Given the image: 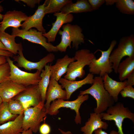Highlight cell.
Here are the masks:
<instances>
[{
  "label": "cell",
  "instance_id": "36",
  "mask_svg": "<svg viewBox=\"0 0 134 134\" xmlns=\"http://www.w3.org/2000/svg\"><path fill=\"white\" fill-rule=\"evenodd\" d=\"M94 134H120L118 131L114 130H112L111 131L110 134L107 133L101 128L98 129L95 131L94 132Z\"/></svg>",
  "mask_w": 134,
  "mask_h": 134
},
{
  "label": "cell",
  "instance_id": "39",
  "mask_svg": "<svg viewBox=\"0 0 134 134\" xmlns=\"http://www.w3.org/2000/svg\"><path fill=\"white\" fill-rule=\"evenodd\" d=\"M7 62L6 57L0 55V65L5 64Z\"/></svg>",
  "mask_w": 134,
  "mask_h": 134
},
{
  "label": "cell",
  "instance_id": "33",
  "mask_svg": "<svg viewBox=\"0 0 134 134\" xmlns=\"http://www.w3.org/2000/svg\"><path fill=\"white\" fill-rule=\"evenodd\" d=\"M93 10L98 9L105 2L104 0H87Z\"/></svg>",
  "mask_w": 134,
  "mask_h": 134
},
{
  "label": "cell",
  "instance_id": "31",
  "mask_svg": "<svg viewBox=\"0 0 134 134\" xmlns=\"http://www.w3.org/2000/svg\"><path fill=\"white\" fill-rule=\"evenodd\" d=\"M10 72V67L7 62L0 65V83L9 78Z\"/></svg>",
  "mask_w": 134,
  "mask_h": 134
},
{
  "label": "cell",
  "instance_id": "17",
  "mask_svg": "<svg viewBox=\"0 0 134 134\" xmlns=\"http://www.w3.org/2000/svg\"><path fill=\"white\" fill-rule=\"evenodd\" d=\"M45 15L44 5L43 3L39 6L34 13L33 15L28 16L22 24L21 27L22 29L28 30L33 28H34L43 34L46 33V30L42 24L43 20Z\"/></svg>",
  "mask_w": 134,
  "mask_h": 134
},
{
  "label": "cell",
  "instance_id": "42",
  "mask_svg": "<svg viewBox=\"0 0 134 134\" xmlns=\"http://www.w3.org/2000/svg\"><path fill=\"white\" fill-rule=\"evenodd\" d=\"M58 130L61 134H73L70 131H65L60 128Z\"/></svg>",
  "mask_w": 134,
  "mask_h": 134
},
{
  "label": "cell",
  "instance_id": "19",
  "mask_svg": "<svg viewBox=\"0 0 134 134\" xmlns=\"http://www.w3.org/2000/svg\"><path fill=\"white\" fill-rule=\"evenodd\" d=\"M75 61L74 57H69L67 55L62 58L58 59L54 65H50V78L59 81L62 76L67 72L69 64Z\"/></svg>",
  "mask_w": 134,
  "mask_h": 134
},
{
  "label": "cell",
  "instance_id": "22",
  "mask_svg": "<svg viewBox=\"0 0 134 134\" xmlns=\"http://www.w3.org/2000/svg\"><path fill=\"white\" fill-rule=\"evenodd\" d=\"M23 114L18 115L14 120L0 125V134H19L23 131Z\"/></svg>",
  "mask_w": 134,
  "mask_h": 134
},
{
  "label": "cell",
  "instance_id": "13",
  "mask_svg": "<svg viewBox=\"0 0 134 134\" xmlns=\"http://www.w3.org/2000/svg\"><path fill=\"white\" fill-rule=\"evenodd\" d=\"M28 16L21 11L14 10L7 12L3 15L0 22V31H5L7 28H18L21 27V22L25 21Z\"/></svg>",
  "mask_w": 134,
  "mask_h": 134
},
{
  "label": "cell",
  "instance_id": "8",
  "mask_svg": "<svg viewBox=\"0 0 134 134\" xmlns=\"http://www.w3.org/2000/svg\"><path fill=\"white\" fill-rule=\"evenodd\" d=\"M89 98L88 94L79 95L75 100L71 101H65L63 99H58L53 101L47 112L50 115H55L59 112V109L62 108H69L75 112L76 115L74 119L75 123L81 124V118L79 112L80 106L84 101Z\"/></svg>",
  "mask_w": 134,
  "mask_h": 134
},
{
  "label": "cell",
  "instance_id": "3",
  "mask_svg": "<svg viewBox=\"0 0 134 134\" xmlns=\"http://www.w3.org/2000/svg\"><path fill=\"white\" fill-rule=\"evenodd\" d=\"M95 57L94 54L88 49H82L76 51L74 57L76 61L69 65L64 78L71 81H76L77 77L82 78L85 73L84 67L89 66Z\"/></svg>",
  "mask_w": 134,
  "mask_h": 134
},
{
  "label": "cell",
  "instance_id": "21",
  "mask_svg": "<svg viewBox=\"0 0 134 134\" xmlns=\"http://www.w3.org/2000/svg\"><path fill=\"white\" fill-rule=\"evenodd\" d=\"M102 120L100 114L90 113V118L85 123L84 125L81 128V131L84 134H92L98 129L106 130L108 125Z\"/></svg>",
  "mask_w": 134,
  "mask_h": 134
},
{
  "label": "cell",
  "instance_id": "23",
  "mask_svg": "<svg viewBox=\"0 0 134 134\" xmlns=\"http://www.w3.org/2000/svg\"><path fill=\"white\" fill-rule=\"evenodd\" d=\"M93 10L87 0H78L75 3L72 2L66 4L61 12L65 14L91 12Z\"/></svg>",
  "mask_w": 134,
  "mask_h": 134
},
{
  "label": "cell",
  "instance_id": "27",
  "mask_svg": "<svg viewBox=\"0 0 134 134\" xmlns=\"http://www.w3.org/2000/svg\"><path fill=\"white\" fill-rule=\"evenodd\" d=\"M72 2L71 0H46L43 3L45 13L46 14L60 12L66 4Z\"/></svg>",
  "mask_w": 134,
  "mask_h": 134
},
{
  "label": "cell",
  "instance_id": "25",
  "mask_svg": "<svg viewBox=\"0 0 134 134\" xmlns=\"http://www.w3.org/2000/svg\"><path fill=\"white\" fill-rule=\"evenodd\" d=\"M16 36L10 35L5 31H0V40L6 48L7 51L14 55L18 54V50L22 44L20 42L17 43L15 41Z\"/></svg>",
  "mask_w": 134,
  "mask_h": 134
},
{
  "label": "cell",
  "instance_id": "37",
  "mask_svg": "<svg viewBox=\"0 0 134 134\" xmlns=\"http://www.w3.org/2000/svg\"><path fill=\"white\" fill-rule=\"evenodd\" d=\"M126 80V85L133 86L134 85V71L127 78Z\"/></svg>",
  "mask_w": 134,
  "mask_h": 134
},
{
  "label": "cell",
  "instance_id": "40",
  "mask_svg": "<svg viewBox=\"0 0 134 134\" xmlns=\"http://www.w3.org/2000/svg\"><path fill=\"white\" fill-rule=\"evenodd\" d=\"M105 4L107 5H111L115 3L116 0H105Z\"/></svg>",
  "mask_w": 134,
  "mask_h": 134
},
{
  "label": "cell",
  "instance_id": "4",
  "mask_svg": "<svg viewBox=\"0 0 134 134\" xmlns=\"http://www.w3.org/2000/svg\"><path fill=\"white\" fill-rule=\"evenodd\" d=\"M42 101L38 105L26 109L23 113L22 128L23 131L31 129L36 133L38 131L41 122L45 120L47 111Z\"/></svg>",
  "mask_w": 134,
  "mask_h": 134
},
{
  "label": "cell",
  "instance_id": "10",
  "mask_svg": "<svg viewBox=\"0 0 134 134\" xmlns=\"http://www.w3.org/2000/svg\"><path fill=\"white\" fill-rule=\"evenodd\" d=\"M12 31V34L33 43L39 44L49 52L58 51L56 46L47 42V38L43 35L42 33L35 29H31L28 30H25L13 28Z\"/></svg>",
  "mask_w": 134,
  "mask_h": 134
},
{
  "label": "cell",
  "instance_id": "28",
  "mask_svg": "<svg viewBox=\"0 0 134 134\" xmlns=\"http://www.w3.org/2000/svg\"><path fill=\"white\" fill-rule=\"evenodd\" d=\"M116 6L122 13L128 15L134 14V2L132 0H116Z\"/></svg>",
  "mask_w": 134,
  "mask_h": 134
},
{
  "label": "cell",
  "instance_id": "12",
  "mask_svg": "<svg viewBox=\"0 0 134 134\" xmlns=\"http://www.w3.org/2000/svg\"><path fill=\"white\" fill-rule=\"evenodd\" d=\"M12 99L19 101L25 109L28 108L35 106L42 101L38 85L26 87L25 89Z\"/></svg>",
  "mask_w": 134,
  "mask_h": 134
},
{
  "label": "cell",
  "instance_id": "32",
  "mask_svg": "<svg viewBox=\"0 0 134 134\" xmlns=\"http://www.w3.org/2000/svg\"><path fill=\"white\" fill-rule=\"evenodd\" d=\"M120 93L123 98L129 97L134 99V88L133 86H126Z\"/></svg>",
  "mask_w": 134,
  "mask_h": 134
},
{
  "label": "cell",
  "instance_id": "2",
  "mask_svg": "<svg viewBox=\"0 0 134 134\" xmlns=\"http://www.w3.org/2000/svg\"><path fill=\"white\" fill-rule=\"evenodd\" d=\"M62 27V30H60L58 32L61 36V40L56 46L58 51L65 52L68 47L71 48V42L72 48L77 50L79 45L84 42V36L81 28L77 25L69 23L64 24Z\"/></svg>",
  "mask_w": 134,
  "mask_h": 134
},
{
  "label": "cell",
  "instance_id": "24",
  "mask_svg": "<svg viewBox=\"0 0 134 134\" xmlns=\"http://www.w3.org/2000/svg\"><path fill=\"white\" fill-rule=\"evenodd\" d=\"M134 57H127L118 66L117 73H119V78L121 81H123L134 71Z\"/></svg>",
  "mask_w": 134,
  "mask_h": 134
},
{
  "label": "cell",
  "instance_id": "26",
  "mask_svg": "<svg viewBox=\"0 0 134 134\" xmlns=\"http://www.w3.org/2000/svg\"><path fill=\"white\" fill-rule=\"evenodd\" d=\"M44 67V69H43L41 71L40 75L41 79L38 84L42 101L44 102L46 100V93L51 77L50 65H46Z\"/></svg>",
  "mask_w": 134,
  "mask_h": 134
},
{
  "label": "cell",
  "instance_id": "20",
  "mask_svg": "<svg viewBox=\"0 0 134 134\" xmlns=\"http://www.w3.org/2000/svg\"><path fill=\"white\" fill-rule=\"evenodd\" d=\"M102 77L104 88L115 102H117L119 94L126 85V80L123 81H117L112 79L107 73Z\"/></svg>",
  "mask_w": 134,
  "mask_h": 134
},
{
  "label": "cell",
  "instance_id": "34",
  "mask_svg": "<svg viewBox=\"0 0 134 134\" xmlns=\"http://www.w3.org/2000/svg\"><path fill=\"white\" fill-rule=\"evenodd\" d=\"M45 121L43 123L40 125L38 131L40 134H49L51 132V128Z\"/></svg>",
  "mask_w": 134,
  "mask_h": 134
},
{
  "label": "cell",
  "instance_id": "5",
  "mask_svg": "<svg viewBox=\"0 0 134 134\" xmlns=\"http://www.w3.org/2000/svg\"><path fill=\"white\" fill-rule=\"evenodd\" d=\"M106 111V112L100 114L101 118L106 120L113 121L120 134H124L122 125L125 119H130L134 123V113L128 107H125L122 102H117L115 105L109 107Z\"/></svg>",
  "mask_w": 134,
  "mask_h": 134
},
{
  "label": "cell",
  "instance_id": "45",
  "mask_svg": "<svg viewBox=\"0 0 134 134\" xmlns=\"http://www.w3.org/2000/svg\"><path fill=\"white\" fill-rule=\"evenodd\" d=\"M3 102V101L2 100L1 97L0 96V105Z\"/></svg>",
  "mask_w": 134,
  "mask_h": 134
},
{
  "label": "cell",
  "instance_id": "41",
  "mask_svg": "<svg viewBox=\"0 0 134 134\" xmlns=\"http://www.w3.org/2000/svg\"><path fill=\"white\" fill-rule=\"evenodd\" d=\"M33 133L32 130L29 129L23 131L19 134H33Z\"/></svg>",
  "mask_w": 134,
  "mask_h": 134
},
{
  "label": "cell",
  "instance_id": "1",
  "mask_svg": "<svg viewBox=\"0 0 134 134\" xmlns=\"http://www.w3.org/2000/svg\"><path fill=\"white\" fill-rule=\"evenodd\" d=\"M94 79L92 86L85 90L80 91L79 95L90 94L94 97L97 102L94 113L100 114L114 105L115 102L104 88L102 77L96 76Z\"/></svg>",
  "mask_w": 134,
  "mask_h": 134
},
{
  "label": "cell",
  "instance_id": "14",
  "mask_svg": "<svg viewBox=\"0 0 134 134\" xmlns=\"http://www.w3.org/2000/svg\"><path fill=\"white\" fill-rule=\"evenodd\" d=\"M26 88L14 82L9 78L0 83V96L3 102H8Z\"/></svg>",
  "mask_w": 134,
  "mask_h": 134
},
{
  "label": "cell",
  "instance_id": "46",
  "mask_svg": "<svg viewBox=\"0 0 134 134\" xmlns=\"http://www.w3.org/2000/svg\"></svg>",
  "mask_w": 134,
  "mask_h": 134
},
{
  "label": "cell",
  "instance_id": "44",
  "mask_svg": "<svg viewBox=\"0 0 134 134\" xmlns=\"http://www.w3.org/2000/svg\"><path fill=\"white\" fill-rule=\"evenodd\" d=\"M0 50H7L2 43L0 40Z\"/></svg>",
  "mask_w": 134,
  "mask_h": 134
},
{
  "label": "cell",
  "instance_id": "18",
  "mask_svg": "<svg viewBox=\"0 0 134 134\" xmlns=\"http://www.w3.org/2000/svg\"><path fill=\"white\" fill-rule=\"evenodd\" d=\"M94 75L89 73L85 78L80 80L71 81L61 78L59 81L62 88H65L66 91L67 100H69L74 92L86 84L92 85L94 82Z\"/></svg>",
  "mask_w": 134,
  "mask_h": 134
},
{
  "label": "cell",
  "instance_id": "7",
  "mask_svg": "<svg viewBox=\"0 0 134 134\" xmlns=\"http://www.w3.org/2000/svg\"><path fill=\"white\" fill-rule=\"evenodd\" d=\"M117 43V41L113 40L111 41L109 48L106 50L98 49L96 51H100L101 55L98 59H97L95 57L92 60L89 65L90 73L93 75H99L102 77L105 74H110L112 72V64L110 61L109 56Z\"/></svg>",
  "mask_w": 134,
  "mask_h": 134
},
{
  "label": "cell",
  "instance_id": "15",
  "mask_svg": "<svg viewBox=\"0 0 134 134\" xmlns=\"http://www.w3.org/2000/svg\"><path fill=\"white\" fill-rule=\"evenodd\" d=\"M53 15L56 17V21L52 23V27L51 29L43 34L49 43L55 41L57 34L64 24L70 23L73 20V16L71 13L66 14L60 12L55 13Z\"/></svg>",
  "mask_w": 134,
  "mask_h": 134
},
{
  "label": "cell",
  "instance_id": "9",
  "mask_svg": "<svg viewBox=\"0 0 134 134\" xmlns=\"http://www.w3.org/2000/svg\"><path fill=\"white\" fill-rule=\"evenodd\" d=\"M7 62L10 67L9 78L12 81L26 87L31 85H38L41 78V72L37 70L34 73L28 72L20 69L15 65L14 61L9 57H6Z\"/></svg>",
  "mask_w": 134,
  "mask_h": 134
},
{
  "label": "cell",
  "instance_id": "16",
  "mask_svg": "<svg viewBox=\"0 0 134 134\" xmlns=\"http://www.w3.org/2000/svg\"><path fill=\"white\" fill-rule=\"evenodd\" d=\"M58 99L66 100V91L63 89L61 85L59 84L58 81L53 78H50L46 93V101L44 105L47 112L51 102Z\"/></svg>",
  "mask_w": 134,
  "mask_h": 134
},
{
  "label": "cell",
  "instance_id": "35",
  "mask_svg": "<svg viewBox=\"0 0 134 134\" xmlns=\"http://www.w3.org/2000/svg\"><path fill=\"white\" fill-rule=\"evenodd\" d=\"M20 1L26 3L32 8L35 7V5L39 3L41 1L40 0H21Z\"/></svg>",
  "mask_w": 134,
  "mask_h": 134
},
{
  "label": "cell",
  "instance_id": "43",
  "mask_svg": "<svg viewBox=\"0 0 134 134\" xmlns=\"http://www.w3.org/2000/svg\"><path fill=\"white\" fill-rule=\"evenodd\" d=\"M3 10V7L1 5H0V20H1L2 19L3 15L1 14V12H2Z\"/></svg>",
  "mask_w": 134,
  "mask_h": 134
},
{
  "label": "cell",
  "instance_id": "30",
  "mask_svg": "<svg viewBox=\"0 0 134 134\" xmlns=\"http://www.w3.org/2000/svg\"><path fill=\"white\" fill-rule=\"evenodd\" d=\"M8 103V109L12 114L17 115L23 114L25 109L19 101L12 99Z\"/></svg>",
  "mask_w": 134,
  "mask_h": 134
},
{
  "label": "cell",
  "instance_id": "11",
  "mask_svg": "<svg viewBox=\"0 0 134 134\" xmlns=\"http://www.w3.org/2000/svg\"><path fill=\"white\" fill-rule=\"evenodd\" d=\"M23 47L21 45L18 51V55L13 57L14 61L16 62L17 67L24 68L28 70L36 69L41 72L45 66L48 63H51L55 59V56L50 53L37 62L28 60L24 57L23 52Z\"/></svg>",
  "mask_w": 134,
  "mask_h": 134
},
{
  "label": "cell",
  "instance_id": "6",
  "mask_svg": "<svg viewBox=\"0 0 134 134\" xmlns=\"http://www.w3.org/2000/svg\"><path fill=\"white\" fill-rule=\"evenodd\" d=\"M126 56L134 57V35L133 34L122 37L117 47L112 51L110 55L109 60L115 73H117L118 66L121 60Z\"/></svg>",
  "mask_w": 134,
  "mask_h": 134
},
{
  "label": "cell",
  "instance_id": "38",
  "mask_svg": "<svg viewBox=\"0 0 134 134\" xmlns=\"http://www.w3.org/2000/svg\"><path fill=\"white\" fill-rule=\"evenodd\" d=\"M0 55L6 57H13L14 54L8 51L0 50Z\"/></svg>",
  "mask_w": 134,
  "mask_h": 134
},
{
  "label": "cell",
  "instance_id": "29",
  "mask_svg": "<svg viewBox=\"0 0 134 134\" xmlns=\"http://www.w3.org/2000/svg\"><path fill=\"white\" fill-rule=\"evenodd\" d=\"M8 105V102L3 101L0 105V125L14 120L18 115L10 112Z\"/></svg>",
  "mask_w": 134,
  "mask_h": 134
}]
</instances>
